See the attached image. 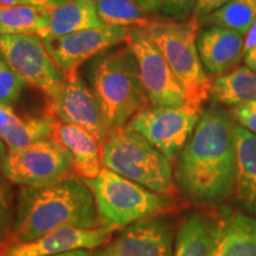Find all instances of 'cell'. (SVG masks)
I'll use <instances>...</instances> for the list:
<instances>
[{
  "label": "cell",
  "mask_w": 256,
  "mask_h": 256,
  "mask_svg": "<svg viewBox=\"0 0 256 256\" xmlns=\"http://www.w3.org/2000/svg\"><path fill=\"white\" fill-rule=\"evenodd\" d=\"M234 127L226 112L211 108L202 114L180 152L176 180L182 192L194 203L217 204L234 190Z\"/></svg>",
  "instance_id": "obj_1"
},
{
  "label": "cell",
  "mask_w": 256,
  "mask_h": 256,
  "mask_svg": "<svg viewBox=\"0 0 256 256\" xmlns=\"http://www.w3.org/2000/svg\"><path fill=\"white\" fill-rule=\"evenodd\" d=\"M98 228L92 188L69 177L44 188L20 186L11 242H28L60 228Z\"/></svg>",
  "instance_id": "obj_2"
},
{
  "label": "cell",
  "mask_w": 256,
  "mask_h": 256,
  "mask_svg": "<svg viewBox=\"0 0 256 256\" xmlns=\"http://www.w3.org/2000/svg\"><path fill=\"white\" fill-rule=\"evenodd\" d=\"M90 75L92 92L112 130L124 127L138 112L148 107L136 60L127 44L98 55Z\"/></svg>",
  "instance_id": "obj_3"
},
{
  "label": "cell",
  "mask_w": 256,
  "mask_h": 256,
  "mask_svg": "<svg viewBox=\"0 0 256 256\" xmlns=\"http://www.w3.org/2000/svg\"><path fill=\"white\" fill-rule=\"evenodd\" d=\"M144 28L180 84L186 104L202 107L210 98L212 81L198 52V19L194 17L183 22L152 19Z\"/></svg>",
  "instance_id": "obj_4"
},
{
  "label": "cell",
  "mask_w": 256,
  "mask_h": 256,
  "mask_svg": "<svg viewBox=\"0 0 256 256\" xmlns=\"http://www.w3.org/2000/svg\"><path fill=\"white\" fill-rule=\"evenodd\" d=\"M95 197L98 226L119 229L171 209L170 194H158L102 168L94 179H84Z\"/></svg>",
  "instance_id": "obj_5"
},
{
  "label": "cell",
  "mask_w": 256,
  "mask_h": 256,
  "mask_svg": "<svg viewBox=\"0 0 256 256\" xmlns=\"http://www.w3.org/2000/svg\"><path fill=\"white\" fill-rule=\"evenodd\" d=\"M102 165L148 190L170 194L174 191L171 162L145 138L126 128L110 133L101 147Z\"/></svg>",
  "instance_id": "obj_6"
},
{
  "label": "cell",
  "mask_w": 256,
  "mask_h": 256,
  "mask_svg": "<svg viewBox=\"0 0 256 256\" xmlns=\"http://www.w3.org/2000/svg\"><path fill=\"white\" fill-rule=\"evenodd\" d=\"M69 153L54 139L40 140L26 147L8 150L2 174L19 186L44 188L72 177Z\"/></svg>",
  "instance_id": "obj_7"
},
{
  "label": "cell",
  "mask_w": 256,
  "mask_h": 256,
  "mask_svg": "<svg viewBox=\"0 0 256 256\" xmlns=\"http://www.w3.org/2000/svg\"><path fill=\"white\" fill-rule=\"evenodd\" d=\"M0 54L25 84L46 95V104L56 100L66 75L38 34H0Z\"/></svg>",
  "instance_id": "obj_8"
},
{
  "label": "cell",
  "mask_w": 256,
  "mask_h": 256,
  "mask_svg": "<svg viewBox=\"0 0 256 256\" xmlns=\"http://www.w3.org/2000/svg\"><path fill=\"white\" fill-rule=\"evenodd\" d=\"M202 116L200 107H147L138 112L124 128L140 134L154 148L174 162L183 151Z\"/></svg>",
  "instance_id": "obj_9"
},
{
  "label": "cell",
  "mask_w": 256,
  "mask_h": 256,
  "mask_svg": "<svg viewBox=\"0 0 256 256\" xmlns=\"http://www.w3.org/2000/svg\"><path fill=\"white\" fill-rule=\"evenodd\" d=\"M126 44L136 60L140 81L150 104L179 107L186 104L183 89L145 28H130Z\"/></svg>",
  "instance_id": "obj_10"
},
{
  "label": "cell",
  "mask_w": 256,
  "mask_h": 256,
  "mask_svg": "<svg viewBox=\"0 0 256 256\" xmlns=\"http://www.w3.org/2000/svg\"><path fill=\"white\" fill-rule=\"evenodd\" d=\"M130 28L102 25L66 36L44 38L48 52L66 78L78 72L80 66L127 40Z\"/></svg>",
  "instance_id": "obj_11"
},
{
  "label": "cell",
  "mask_w": 256,
  "mask_h": 256,
  "mask_svg": "<svg viewBox=\"0 0 256 256\" xmlns=\"http://www.w3.org/2000/svg\"><path fill=\"white\" fill-rule=\"evenodd\" d=\"M46 115L83 128L95 138L101 147L113 132L104 119L94 92L80 78L78 72L66 78L56 100L46 104Z\"/></svg>",
  "instance_id": "obj_12"
},
{
  "label": "cell",
  "mask_w": 256,
  "mask_h": 256,
  "mask_svg": "<svg viewBox=\"0 0 256 256\" xmlns=\"http://www.w3.org/2000/svg\"><path fill=\"white\" fill-rule=\"evenodd\" d=\"M115 232L112 228H60L28 242H11L0 256H52L76 249H94L110 242Z\"/></svg>",
  "instance_id": "obj_13"
},
{
  "label": "cell",
  "mask_w": 256,
  "mask_h": 256,
  "mask_svg": "<svg viewBox=\"0 0 256 256\" xmlns=\"http://www.w3.org/2000/svg\"><path fill=\"white\" fill-rule=\"evenodd\" d=\"M108 247L115 256H174L171 226L162 217L130 224Z\"/></svg>",
  "instance_id": "obj_14"
},
{
  "label": "cell",
  "mask_w": 256,
  "mask_h": 256,
  "mask_svg": "<svg viewBox=\"0 0 256 256\" xmlns=\"http://www.w3.org/2000/svg\"><path fill=\"white\" fill-rule=\"evenodd\" d=\"M197 46L206 72L217 76L238 68L246 55L243 34L220 26L202 32Z\"/></svg>",
  "instance_id": "obj_15"
},
{
  "label": "cell",
  "mask_w": 256,
  "mask_h": 256,
  "mask_svg": "<svg viewBox=\"0 0 256 256\" xmlns=\"http://www.w3.org/2000/svg\"><path fill=\"white\" fill-rule=\"evenodd\" d=\"M51 139L69 153L72 168L83 179H94L104 168L101 146L95 138L76 124L54 119Z\"/></svg>",
  "instance_id": "obj_16"
},
{
  "label": "cell",
  "mask_w": 256,
  "mask_h": 256,
  "mask_svg": "<svg viewBox=\"0 0 256 256\" xmlns=\"http://www.w3.org/2000/svg\"><path fill=\"white\" fill-rule=\"evenodd\" d=\"M210 256H256V218L235 211L215 222Z\"/></svg>",
  "instance_id": "obj_17"
},
{
  "label": "cell",
  "mask_w": 256,
  "mask_h": 256,
  "mask_svg": "<svg viewBox=\"0 0 256 256\" xmlns=\"http://www.w3.org/2000/svg\"><path fill=\"white\" fill-rule=\"evenodd\" d=\"M234 145L235 196L243 209L256 216V134L235 124Z\"/></svg>",
  "instance_id": "obj_18"
},
{
  "label": "cell",
  "mask_w": 256,
  "mask_h": 256,
  "mask_svg": "<svg viewBox=\"0 0 256 256\" xmlns=\"http://www.w3.org/2000/svg\"><path fill=\"white\" fill-rule=\"evenodd\" d=\"M102 25L96 12L95 0H66L62 4L50 8L49 23L38 36L42 40L66 36Z\"/></svg>",
  "instance_id": "obj_19"
},
{
  "label": "cell",
  "mask_w": 256,
  "mask_h": 256,
  "mask_svg": "<svg viewBox=\"0 0 256 256\" xmlns=\"http://www.w3.org/2000/svg\"><path fill=\"white\" fill-rule=\"evenodd\" d=\"M210 96L230 107L256 100V72L244 66L218 75L211 83Z\"/></svg>",
  "instance_id": "obj_20"
},
{
  "label": "cell",
  "mask_w": 256,
  "mask_h": 256,
  "mask_svg": "<svg viewBox=\"0 0 256 256\" xmlns=\"http://www.w3.org/2000/svg\"><path fill=\"white\" fill-rule=\"evenodd\" d=\"M215 222L200 212H192L182 222L174 256H210Z\"/></svg>",
  "instance_id": "obj_21"
},
{
  "label": "cell",
  "mask_w": 256,
  "mask_h": 256,
  "mask_svg": "<svg viewBox=\"0 0 256 256\" xmlns=\"http://www.w3.org/2000/svg\"><path fill=\"white\" fill-rule=\"evenodd\" d=\"M50 8L0 6V34H38L48 26Z\"/></svg>",
  "instance_id": "obj_22"
},
{
  "label": "cell",
  "mask_w": 256,
  "mask_h": 256,
  "mask_svg": "<svg viewBox=\"0 0 256 256\" xmlns=\"http://www.w3.org/2000/svg\"><path fill=\"white\" fill-rule=\"evenodd\" d=\"M95 6L104 25L139 28L152 20L136 0H95Z\"/></svg>",
  "instance_id": "obj_23"
},
{
  "label": "cell",
  "mask_w": 256,
  "mask_h": 256,
  "mask_svg": "<svg viewBox=\"0 0 256 256\" xmlns=\"http://www.w3.org/2000/svg\"><path fill=\"white\" fill-rule=\"evenodd\" d=\"M256 20V0H232L228 4L212 12L204 22L212 25L230 28L246 34Z\"/></svg>",
  "instance_id": "obj_24"
},
{
  "label": "cell",
  "mask_w": 256,
  "mask_h": 256,
  "mask_svg": "<svg viewBox=\"0 0 256 256\" xmlns=\"http://www.w3.org/2000/svg\"><path fill=\"white\" fill-rule=\"evenodd\" d=\"M54 118L44 115L42 118H26L8 132L2 134L8 150H18L40 140L50 139Z\"/></svg>",
  "instance_id": "obj_25"
},
{
  "label": "cell",
  "mask_w": 256,
  "mask_h": 256,
  "mask_svg": "<svg viewBox=\"0 0 256 256\" xmlns=\"http://www.w3.org/2000/svg\"><path fill=\"white\" fill-rule=\"evenodd\" d=\"M16 215V200L8 180L0 177V252L11 243Z\"/></svg>",
  "instance_id": "obj_26"
},
{
  "label": "cell",
  "mask_w": 256,
  "mask_h": 256,
  "mask_svg": "<svg viewBox=\"0 0 256 256\" xmlns=\"http://www.w3.org/2000/svg\"><path fill=\"white\" fill-rule=\"evenodd\" d=\"M25 82L14 72L0 54V102L12 104L20 98Z\"/></svg>",
  "instance_id": "obj_27"
},
{
  "label": "cell",
  "mask_w": 256,
  "mask_h": 256,
  "mask_svg": "<svg viewBox=\"0 0 256 256\" xmlns=\"http://www.w3.org/2000/svg\"><path fill=\"white\" fill-rule=\"evenodd\" d=\"M230 113L238 126L256 134V100L232 107Z\"/></svg>",
  "instance_id": "obj_28"
},
{
  "label": "cell",
  "mask_w": 256,
  "mask_h": 256,
  "mask_svg": "<svg viewBox=\"0 0 256 256\" xmlns=\"http://www.w3.org/2000/svg\"><path fill=\"white\" fill-rule=\"evenodd\" d=\"M197 0H164L162 11L166 14L177 18H185L194 11Z\"/></svg>",
  "instance_id": "obj_29"
},
{
  "label": "cell",
  "mask_w": 256,
  "mask_h": 256,
  "mask_svg": "<svg viewBox=\"0 0 256 256\" xmlns=\"http://www.w3.org/2000/svg\"><path fill=\"white\" fill-rule=\"evenodd\" d=\"M22 118H19L11 104H6L0 102V136L10 130L18 126L22 122Z\"/></svg>",
  "instance_id": "obj_30"
},
{
  "label": "cell",
  "mask_w": 256,
  "mask_h": 256,
  "mask_svg": "<svg viewBox=\"0 0 256 256\" xmlns=\"http://www.w3.org/2000/svg\"><path fill=\"white\" fill-rule=\"evenodd\" d=\"M229 2L232 0H197L194 8V17L197 19L206 17Z\"/></svg>",
  "instance_id": "obj_31"
},
{
  "label": "cell",
  "mask_w": 256,
  "mask_h": 256,
  "mask_svg": "<svg viewBox=\"0 0 256 256\" xmlns=\"http://www.w3.org/2000/svg\"><path fill=\"white\" fill-rule=\"evenodd\" d=\"M66 0H0V6H17V5H28V6H40V8H54Z\"/></svg>",
  "instance_id": "obj_32"
},
{
  "label": "cell",
  "mask_w": 256,
  "mask_h": 256,
  "mask_svg": "<svg viewBox=\"0 0 256 256\" xmlns=\"http://www.w3.org/2000/svg\"><path fill=\"white\" fill-rule=\"evenodd\" d=\"M244 36V51L247 52L252 48H256V20L252 24Z\"/></svg>",
  "instance_id": "obj_33"
},
{
  "label": "cell",
  "mask_w": 256,
  "mask_h": 256,
  "mask_svg": "<svg viewBox=\"0 0 256 256\" xmlns=\"http://www.w3.org/2000/svg\"><path fill=\"white\" fill-rule=\"evenodd\" d=\"M139 5L147 12H156L162 8L164 0H136Z\"/></svg>",
  "instance_id": "obj_34"
},
{
  "label": "cell",
  "mask_w": 256,
  "mask_h": 256,
  "mask_svg": "<svg viewBox=\"0 0 256 256\" xmlns=\"http://www.w3.org/2000/svg\"><path fill=\"white\" fill-rule=\"evenodd\" d=\"M244 62L248 68H250L252 70L256 72V48H252V49L246 52Z\"/></svg>",
  "instance_id": "obj_35"
},
{
  "label": "cell",
  "mask_w": 256,
  "mask_h": 256,
  "mask_svg": "<svg viewBox=\"0 0 256 256\" xmlns=\"http://www.w3.org/2000/svg\"><path fill=\"white\" fill-rule=\"evenodd\" d=\"M52 256H92V252L89 249H76V250H70Z\"/></svg>",
  "instance_id": "obj_36"
},
{
  "label": "cell",
  "mask_w": 256,
  "mask_h": 256,
  "mask_svg": "<svg viewBox=\"0 0 256 256\" xmlns=\"http://www.w3.org/2000/svg\"><path fill=\"white\" fill-rule=\"evenodd\" d=\"M92 256H115V255L107 244L104 246V248H96V250L92 252Z\"/></svg>",
  "instance_id": "obj_37"
},
{
  "label": "cell",
  "mask_w": 256,
  "mask_h": 256,
  "mask_svg": "<svg viewBox=\"0 0 256 256\" xmlns=\"http://www.w3.org/2000/svg\"><path fill=\"white\" fill-rule=\"evenodd\" d=\"M8 146H6V144L4 142V140L0 138V174H2V162H4L6 154H8Z\"/></svg>",
  "instance_id": "obj_38"
}]
</instances>
